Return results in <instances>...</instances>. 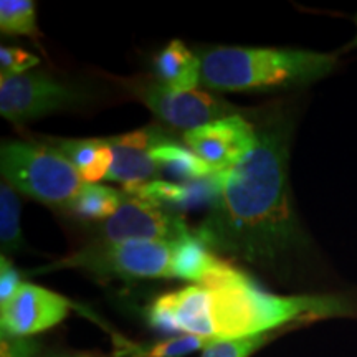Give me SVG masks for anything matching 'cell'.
I'll return each instance as SVG.
<instances>
[{
  "label": "cell",
  "instance_id": "6da1fadb",
  "mask_svg": "<svg viewBox=\"0 0 357 357\" xmlns=\"http://www.w3.org/2000/svg\"><path fill=\"white\" fill-rule=\"evenodd\" d=\"M289 126L268 121L238 166L213 176L208 213L194 235L211 252L275 268L305 247L289 189Z\"/></svg>",
  "mask_w": 357,
  "mask_h": 357
},
{
  "label": "cell",
  "instance_id": "7a4b0ae2",
  "mask_svg": "<svg viewBox=\"0 0 357 357\" xmlns=\"http://www.w3.org/2000/svg\"><path fill=\"white\" fill-rule=\"evenodd\" d=\"M344 311L336 298L278 296L263 291L248 276L220 284H187L153 303L149 323L167 333L238 339L271 333L296 321L328 318Z\"/></svg>",
  "mask_w": 357,
  "mask_h": 357
},
{
  "label": "cell",
  "instance_id": "3957f363",
  "mask_svg": "<svg viewBox=\"0 0 357 357\" xmlns=\"http://www.w3.org/2000/svg\"><path fill=\"white\" fill-rule=\"evenodd\" d=\"M77 268L98 276L177 278L200 287H220L242 280V271L223 261L192 236L184 242H100L86 245L43 270Z\"/></svg>",
  "mask_w": 357,
  "mask_h": 357
},
{
  "label": "cell",
  "instance_id": "277c9868",
  "mask_svg": "<svg viewBox=\"0 0 357 357\" xmlns=\"http://www.w3.org/2000/svg\"><path fill=\"white\" fill-rule=\"evenodd\" d=\"M204 86L217 91H271L312 83L334 70L337 56L294 48L215 47L199 53Z\"/></svg>",
  "mask_w": 357,
  "mask_h": 357
},
{
  "label": "cell",
  "instance_id": "5b68a950",
  "mask_svg": "<svg viewBox=\"0 0 357 357\" xmlns=\"http://www.w3.org/2000/svg\"><path fill=\"white\" fill-rule=\"evenodd\" d=\"M0 171L13 189L48 207L66 208L88 184L55 147L30 141H3Z\"/></svg>",
  "mask_w": 357,
  "mask_h": 357
},
{
  "label": "cell",
  "instance_id": "8992f818",
  "mask_svg": "<svg viewBox=\"0 0 357 357\" xmlns=\"http://www.w3.org/2000/svg\"><path fill=\"white\" fill-rule=\"evenodd\" d=\"M124 88L169 126L185 131L238 114L236 106L212 93L199 88L192 91H176L155 77L124 79Z\"/></svg>",
  "mask_w": 357,
  "mask_h": 357
},
{
  "label": "cell",
  "instance_id": "52a82bcc",
  "mask_svg": "<svg viewBox=\"0 0 357 357\" xmlns=\"http://www.w3.org/2000/svg\"><path fill=\"white\" fill-rule=\"evenodd\" d=\"M84 100L83 91L58 82L45 71L0 77V114L12 123H25L75 108Z\"/></svg>",
  "mask_w": 357,
  "mask_h": 357
},
{
  "label": "cell",
  "instance_id": "ba28073f",
  "mask_svg": "<svg viewBox=\"0 0 357 357\" xmlns=\"http://www.w3.org/2000/svg\"><path fill=\"white\" fill-rule=\"evenodd\" d=\"M126 194V192H124ZM95 231L100 242H184L194 236L187 222L171 208L159 207L132 195L124 197L113 217L101 222Z\"/></svg>",
  "mask_w": 357,
  "mask_h": 357
},
{
  "label": "cell",
  "instance_id": "9c48e42d",
  "mask_svg": "<svg viewBox=\"0 0 357 357\" xmlns=\"http://www.w3.org/2000/svg\"><path fill=\"white\" fill-rule=\"evenodd\" d=\"M184 142L213 174H222L248 158L258 144V131L242 114H231L185 131Z\"/></svg>",
  "mask_w": 357,
  "mask_h": 357
},
{
  "label": "cell",
  "instance_id": "30bf717a",
  "mask_svg": "<svg viewBox=\"0 0 357 357\" xmlns=\"http://www.w3.org/2000/svg\"><path fill=\"white\" fill-rule=\"evenodd\" d=\"M71 303L50 289L22 283L10 300L0 305V329L13 337H29L52 329L68 316Z\"/></svg>",
  "mask_w": 357,
  "mask_h": 357
},
{
  "label": "cell",
  "instance_id": "8fae6325",
  "mask_svg": "<svg viewBox=\"0 0 357 357\" xmlns=\"http://www.w3.org/2000/svg\"><path fill=\"white\" fill-rule=\"evenodd\" d=\"M171 139L166 131L153 126L108 137L114 160L106 181L121 182L124 187L158 181L162 172L151 153L155 146Z\"/></svg>",
  "mask_w": 357,
  "mask_h": 357
},
{
  "label": "cell",
  "instance_id": "7c38bea8",
  "mask_svg": "<svg viewBox=\"0 0 357 357\" xmlns=\"http://www.w3.org/2000/svg\"><path fill=\"white\" fill-rule=\"evenodd\" d=\"M154 77L176 91H192L202 84V61L181 40H172L154 60Z\"/></svg>",
  "mask_w": 357,
  "mask_h": 357
},
{
  "label": "cell",
  "instance_id": "4fadbf2b",
  "mask_svg": "<svg viewBox=\"0 0 357 357\" xmlns=\"http://www.w3.org/2000/svg\"><path fill=\"white\" fill-rule=\"evenodd\" d=\"M52 147L70 160L88 184L108 177L113 166V149L108 139H53Z\"/></svg>",
  "mask_w": 357,
  "mask_h": 357
},
{
  "label": "cell",
  "instance_id": "5bb4252c",
  "mask_svg": "<svg viewBox=\"0 0 357 357\" xmlns=\"http://www.w3.org/2000/svg\"><path fill=\"white\" fill-rule=\"evenodd\" d=\"M151 154L158 162L160 172H167L174 178L197 182L208 181V178L215 176L212 169L197 154L182 147L174 139L155 146Z\"/></svg>",
  "mask_w": 357,
  "mask_h": 357
},
{
  "label": "cell",
  "instance_id": "9a60e30c",
  "mask_svg": "<svg viewBox=\"0 0 357 357\" xmlns=\"http://www.w3.org/2000/svg\"><path fill=\"white\" fill-rule=\"evenodd\" d=\"M215 342V339L200 336H184L166 339L155 344H134V342H118L114 357H185L195 351H204Z\"/></svg>",
  "mask_w": 357,
  "mask_h": 357
},
{
  "label": "cell",
  "instance_id": "2e32d148",
  "mask_svg": "<svg viewBox=\"0 0 357 357\" xmlns=\"http://www.w3.org/2000/svg\"><path fill=\"white\" fill-rule=\"evenodd\" d=\"M124 197H126L124 192H118L111 187L86 184L78 197L73 200V204L70 205L68 211L79 218L105 222L118 212Z\"/></svg>",
  "mask_w": 357,
  "mask_h": 357
},
{
  "label": "cell",
  "instance_id": "e0dca14e",
  "mask_svg": "<svg viewBox=\"0 0 357 357\" xmlns=\"http://www.w3.org/2000/svg\"><path fill=\"white\" fill-rule=\"evenodd\" d=\"M22 204L17 190L6 181L0 184V248L2 257L17 253L24 247L20 229Z\"/></svg>",
  "mask_w": 357,
  "mask_h": 357
},
{
  "label": "cell",
  "instance_id": "ac0fdd59",
  "mask_svg": "<svg viewBox=\"0 0 357 357\" xmlns=\"http://www.w3.org/2000/svg\"><path fill=\"white\" fill-rule=\"evenodd\" d=\"M124 192L132 197H137L146 202H151L159 207H182V205L192 202L195 195V189L190 185L174 184L167 181H151L144 184L128 185L124 187Z\"/></svg>",
  "mask_w": 357,
  "mask_h": 357
},
{
  "label": "cell",
  "instance_id": "d6986e66",
  "mask_svg": "<svg viewBox=\"0 0 357 357\" xmlns=\"http://www.w3.org/2000/svg\"><path fill=\"white\" fill-rule=\"evenodd\" d=\"M0 32L3 35L38 37L37 8L30 0H2L0 2Z\"/></svg>",
  "mask_w": 357,
  "mask_h": 357
},
{
  "label": "cell",
  "instance_id": "ffe728a7",
  "mask_svg": "<svg viewBox=\"0 0 357 357\" xmlns=\"http://www.w3.org/2000/svg\"><path fill=\"white\" fill-rule=\"evenodd\" d=\"M271 336H273V331L248 337L220 339V341L212 342L207 349H204L200 357H250L261 346H265Z\"/></svg>",
  "mask_w": 357,
  "mask_h": 357
},
{
  "label": "cell",
  "instance_id": "44dd1931",
  "mask_svg": "<svg viewBox=\"0 0 357 357\" xmlns=\"http://www.w3.org/2000/svg\"><path fill=\"white\" fill-rule=\"evenodd\" d=\"M38 58L17 47L0 48V77H15L38 65Z\"/></svg>",
  "mask_w": 357,
  "mask_h": 357
},
{
  "label": "cell",
  "instance_id": "7402d4cb",
  "mask_svg": "<svg viewBox=\"0 0 357 357\" xmlns=\"http://www.w3.org/2000/svg\"><path fill=\"white\" fill-rule=\"evenodd\" d=\"M37 344L29 337H13L2 334L0 339V357H33Z\"/></svg>",
  "mask_w": 357,
  "mask_h": 357
},
{
  "label": "cell",
  "instance_id": "603a6c76",
  "mask_svg": "<svg viewBox=\"0 0 357 357\" xmlns=\"http://www.w3.org/2000/svg\"><path fill=\"white\" fill-rule=\"evenodd\" d=\"M20 284L19 271L7 260V257L0 258V305L10 300Z\"/></svg>",
  "mask_w": 357,
  "mask_h": 357
},
{
  "label": "cell",
  "instance_id": "cb8c5ba5",
  "mask_svg": "<svg viewBox=\"0 0 357 357\" xmlns=\"http://www.w3.org/2000/svg\"><path fill=\"white\" fill-rule=\"evenodd\" d=\"M354 25H356V37L352 38V42L347 45V48H357V13L354 15Z\"/></svg>",
  "mask_w": 357,
  "mask_h": 357
}]
</instances>
